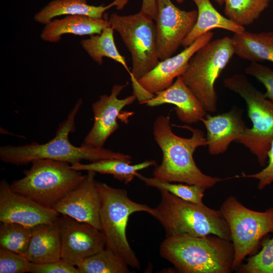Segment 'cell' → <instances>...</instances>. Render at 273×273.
Segmentation results:
<instances>
[{
	"label": "cell",
	"mask_w": 273,
	"mask_h": 273,
	"mask_svg": "<svg viewBox=\"0 0 273 273\" xmlns=\"http://www.w3.org/2000/svg\"><path fill=\"white\" fill-rule=\"evenodd\" d=\"M78 99L67 118L59 124L54 138L46 143H32L22 146L10 145L0 147V159L5 163L23 165L40 159L67 162L70 165L85 160L91 162L106 159H119L131 161L127 154L103 148L76 147L69 140V134L76 130L75 117L82 104Z\"/></svg>",
	"instance_id": "7a4b0ae2"
},
{
	"label": "cell",
	"mask_w": 273,
	"mask_h": 273,
	"mask_svg": "<svg viewBox=\"0 0 273 273\" xmlns=\"http://www.w3.org/2000/svg\"><path fill=\"white\" fill-rule=\"evenodd\" d=\"M30 263L25 256L0 247V273L29 272Z\"/></svg>",
	"instance_id": "4dcf8cb0"
},
{
	"label": "cell",
	"mask_w": 273,
	"mask_h": 273,
	"mask_svg": "<svg viewBox=\"0 0 273 273\" xmlns=\"http://www.w3.org/2000/svg\"><path fill=\"white\" fill-rule=\"evenodd\" d=\"M157 0H142L140 12L149 19L154 21L156 14Z\"/></svg>",
	"instance_id": "e575fe53"
},
{
	"label": "cell",
	"mask_w": 273,
	"mask_h": 273,
	"mask_svg": "<svg viewBox=\"0 0 273 273\" xmlns=\"http://www.w3.org/2000/svg\"><path fill=\"white\" fill-rule=\"evenodd\" d=\"M176 1L177 2V3L181 4L183 3L185 1V0H176Z\"/></svg>",
	"instance_id": "8d00e7d4"
},
{
	"label": "cell",
	"mask_w": 273,
	"mask_h": 273,
	"mask_svg": "<svg viewBox=\"0 0 273 273\" xmlns=\"http://www.w3.org/2000/svg\"><path fill=\"white\" fill-rule=\"evenodd\" d=\"M201 121L206 128L208 151L212 155L224 153L230 144L236 142L247 127L241 113L236 109L215 116L207 114Z\"/></svg>",
	"instance_id": "ac0fdd59"
},
{
	"label": "cell",
	"mask_w": 273,
	"mask_h": 273,
	"mask_svg": "<svg viewBox=\"0 0 273 273\" xmlns=\"http://www.w3.org/2000/svg\"><path fill=\"white\" fill-rule=\"evenodd\" d=\"M273 103V102H272Z\"/></svg>",
	"instance_id": "74e56055"
},
{
	"label": "cell",
	"mask_w": 273,
	"mask_h": 273,
	"mask_svg": "<svg viewBox=\"0 0 273 273\" xmlns=\"http://www.w3.org/2000/svg\"><path fill=\"white\" fill-rule=\"evenodd\" d=\"M58 220L33 227L26 254L30 262L45 263L61 259V243Z\"/></svg>",
	"instance_id": "44dd1931"
},
{
	"label": "cell",
	"mask_w": 273,
	"mask_h": 273,
	"mask_svg": "<svg viewBox=\"0 0 273 273\" xmlns=\"http://www.w3.org/2000/svg\"><path fill=\"white\" fill-rule=\"evenodd\" d=\"M216 3H217L220 6L223 5L224 3V0H213Z\"/></svg>",
	"instance_id": "d590c367"
},
{
	"label": "cell",
	"mask_w": 273,
	"mask_h": 273,
	"mask_svg": "<svg viewBox=\"0 0 273 273\" xmlns=\"http://www.w3.org/2000/svg\"><path fill=\"white\" fill-rule=\"evenodd\" d=\"M96 184L101 198V231L106 248L123 258L129 266L140 269V262L128 242L126 229L131 214L136 212L150 214L152 208L131 200L124 189L98 181Z\"/></svg>",
	"instance_id": "8992f818"
},
{
	"label": "cell",
	"mask_w": 273,
	"mask_h": 273,
	"mask_svg": "<svg viewBox=\"0 0 273 273\" xmlns=\"http://www.w3.org/2000/svg\"><path fill=\"white\" fill-rule=\"evenodd\" d=\"M126 86L127 84L113 85L109 95L101 96L92 104L93 125L80 146L103 148L109 137L118 128L117 118L120 113L137 100L134 95L122 99L118 98Z\"/></svg>",
	"instance_id": "5bb4252c"
},
{
	"label": "cell",
	"mask_w": 273,
	"mask_h": 273,
	"mask_svg": "<svg viewBox=\"0 0 273 273\" xmlns=\"http://www.w3.org/2000/svg\"><path fill=\"white\" fill-rule=\"evenodd\" d=\"M113 32L114 30L110 26L107 27L100 34L90 35L88 38L81 40V46L98 65H102L103 58L107 57L121 64L130 75L131 72L125 58L119 53L115 45Z\"/></svg>",
	"instance_id": "d4e9b609"
},
{
	"label": "cell",
	"mask_w": 273,
	"mask_h": 273,
	"mask_svg": "<svg viewBox=\"0 0 273 273\" xmlns=\"http://www.w3.org/2000/svg\"><path fill=\"white\" fill-rule=\"evenodd\" d=\"M129 0H114L107 6L89 5L86 0H53L34 16V20L46 25L56 17L63 15H84L103 18L104 13L112 7L122 10Z\"/></svg>",
	"instance_id": "ffe728a7"
},
{
	"label": "cell",
	"mask_w": 273,
	"mask_h": 273,
	"mask_svg": "<svg viewBox=\"0 0 273 273\" xmlns=\"http://www.w3.org/2000/svg\"><path fill=\"white\" fill-rule=\"evenodd\" d=\"M24 176L10 185L14 192L52 208L74 189L85 175L73 169L67 162L50 159L32 161Z\"/></svg>",
	"instance_id": "5b68a950"
},
{
	"label": "cell",
	"mask_w": 273,
	"mask_h": 273,
	"mask_svg": "<svg viewBox=\"0 0 273 273\" xmlns=\"http://www.w3.org/2000/svg\"><path fill=\"white\" fill-rule=\"evenodd\" d=\"M131 162L119 159H106L87 164L77 162L70 166L77 171H92L101 174H110L114 178L128 184L133 179L139 171L151 166H157L154 160L133 165L130 164Z\"/></svg>",
	"instance_id": "cb8c5ba5"
},
{
	"label": "cell",
	"mask_w": 273,
	"mask_h": 273,
	"mask_svg": "<svg viewBox=\"0 0 273 273\" xmlns=\"http://www.w3.org/2000/svg\"><path fill=\"white\" fill-rule=\"evenodd\" d=\"M197 10L186 11L175 6L171 0H157L154 20L159 58L171 57L193 29Z\"/></svg>",
	"instance_id": "8fae6325"
},
{
	"label": "cell",
	"mask_w": 273,
	"mask_h": 273,
	"mask_svg": "<svg viewBox=\"0 0 273 273\" xmlns=\"http://www.w3.org/2000/svg\"><path fill=\"white\" fill-rule=\"evenodd\" d=\"M213 35L211 31L205 33L180 53L159 61L152 70L139 78L133 95L136 96L140 104L170 86L174 79L185 72L193 55L210 41Z\"/></svg>",
	"instance_id": "7c38bea8"
},
{
	"label": "cell",
	"mask_w": 273,
	"mask_h": 273,
	"mask_svg": "<svg viewBox=\"0 0 273 273\" xmlns=\"http://www.w3.org/2000/svg\"><path fill=\"white\" fill-rule=\"evenodd\" d=\"M223 83L244 99L252 123V127H247L236 142L247 147L264 167L273 140V103L253 86L244 74H235L224 78Z\"/></svg>",
	"instance_id": "ba28073f"
},
{
	"label": "cell",
	"mask_w": 273,
	"mask_h": 273,
	"mask_svg": "<svg viewBox=\"0 0 273 273\" xmlns=\"http://www.w3.org/2000/svg\"><path fill=\"white\" fill-rule=\"evenodd\" d=\"M161 200L149 214L162 225L166 236H217L231 241L228 224L220 210L185 201L165 190H159Z\"/></svg>",
	"instance_id": "277c9868"
},
{
	"label": "cell",
	"mask_w": 273,
	"mask_h": 273,
	"mask_svg": "<svg viewBox=\"0 0 273 273\" xmlns=\"http://www.w3.org/2000/svg\"><path fill=\"white\" fill-rule=\"evenodd\" d=\"M234 54L231 37L211 40L193 55L181 75L184 83L206 112L216 110L215 83Z\"/></svg>",
	"instance_id": "52a82bcc"
},
{
	"label": "cell",
	"mask_w": 273,
	"mask_h": 273,
	"mask_svg": "<svg viewBox=\"0 0 273 273\" xmlns=\"http://www.w3.org/2000/svg\"><path fill=\"white\" fill-rule=\"evenodd\" d=\"M235 54L251 62L273 63V32L252 33L245 31L231 37Z\"/></svg>",
	"instance_id": "603a6c76"
},
{
	"label": "cell",
	"mask_w": 273,
	"mask_h": 273,
	"mask_svg": "<svg viewBox=\"0 0 273 273\" xmlns=\"http://www.w3.org/2000/svg\"><path fill=\"white\" fill-rule=\"evenodd\" d=\"M166 104L175 105L177 118L187 124L201 121L207 114L200 101L184 83L181 76H178L168 88L157 93L142 104L154 107Z\"/></svg>",
	"instance_id": "e0dca14e"
},
{
	"label": "cell",
	"mask_w": 273,
	"mask_h": 273,
	"mask_svg": "<svg viewBox=\"0 0 273 273\" xmlns=\"http://www.w3.org/2000/svg\"><path fill=\"white\" fill-rule=\"evenodd\" d=\"M108 20L131 54L130 76L132 85H134L159 62L155 22L140 12L128 15L112 13Z\"/></svg>",
	"instance_id": "30bf717a"
},
{
	"label": "cell",
	"mask_w": 273,
	"mask_h": 273,
	"mask_svg": "<svg viewBox=\"0 0 273 273\" xmlns=\"http://www.w3.org/2000/svg\"><path fill=\"white\" fill-rule=\"evenodd\" d=\"M192 1L197 6L198 17L193 29L183 42L182 46L185 48L214 28L223 29L238 34L246 31L244 27L236 24L220 14L210 0Z\"/></svg>",
	"instance_id": "7402d4cb"
},
{
	"label": "cell",
	"mask_w": 273,
	"mask_h": 273,
	"mask_svg": "<svg viewBox=\"0 0 273 273\" xmlns=\"http://www.w3.org/2000/svg\"><path fill=\"white\" fill-rule=\"evenodd\" d=\"M128 266L123 258L105 247L86 258L77 268L79 273H129Z\"/></svg>",
	"instance_id": "484cf974"
},
{
	"label": "cell",
	"mask_w": 273,
	"mask_h": 273,
	"mask_svg": "<svg viewBox=\"0 0 273 273\" xmlns=\"http://www.w3.org/2000/svg\"><path fill=\"white\" fill-rule=\"evenodd\" d=\"M5 179L0 182V221L14 222L33 228L58 220L60 214L34 200L16 193Z\"/></svg>",
	"instance_id": "9a60e30c"
},
{
	"label": "cell",
	"mask_w": 273,
	"mask_h": 273,
	"mask_svg": "<svg viewBox=\"0 0 273 273\" xmlns=\"http://www.w3.org/2000/svg\"><path fill=\"white\" fill-rule=\"evenodd\" d=\"M177 126L191 131L192 136L184 138L174 134L169 116L160 115L153 123L154 139L163 154L161 164L154 169L153 177L162 181L196 185L206 189L229 179L205 174L197 166L193 158L196 149L207 146L204 132L188 125Z\"/></svg>",
	"instance_id": "6da1fadb"
},
{
	"label": "cell",
	"mask_w": 273,
	"mask_h": 273,
	"mask_svg": "<svg viewBox=\"0 0 273 273\" xmlns=\"http://www.w3.org/2000/svg\"><path fill=\"white\" fill-rule=\"evenodd\" d=\"M29 272L31 273H79L76 266L64 259L45 263L30 262Z\"/></svg>",
	"instance_id": "d6a6232c"
},
{
	"label": "cell",
	"mask_w": 273,
	"mask_h": 273,
	"mask_svg": "<svg viewBox=\"0 0 273 273\" xmlns=\"http://www.w3.org/2000/svg\"><path fill=\"white\" fill-rule=\"evenodd\" d=\"M267 164L259 172L250 174L242 173L241 176L236 177L256 179L258 180V189L263 190L273 182V140L267 152Z\"/></svg>",
	"instance_id": "836d02e7"
},
{
	"label": "cell",
	"mask_w": 273,
	"mask_h": 273,
	"mask_svg": "<svg viewBox=\"0 0 273 273\" xmlns=\"http://www.w3.org/2000/svg\"><path fill=\"white\" fill-rule=\"evenodd\" d=\"M246 74L253 76L261 82L266 88L264 97L273 102V70L256 62L245 68Z\"/></svg>",
	"instance_id": "1f68e13d"
},
{
	"label": "cell",
	"mask_w": 273,
	"mask_h": 273,
	"mask_svg": "<svg viewBox=\"0 0 273 273\" xmlns=\"http://www.w3.org/2000/svg\"><path fill=\"white\" fill-rule=\"evenodd\" d=\"M231 236L236 270L248 255L256 254L262 239L273 233V207L263 211H255L244 206L234 196H230L220 208Z\"/></svg>",
	"instance_id": "9c48e42d"
},
{
	"label": "cell",
	"mask_w": 273,
	"mask_h": 273,
	"mask_svg": "<svg viewBox=\"0 0 273 273\" xmlns=\"http://www.w3.org/2000/svg\"><path fill=\"white\" fill-rule=\"evenodd\" d=\"M82 181L52 208L79 221L88 223L101 231V198L96 184V172L87 171Z\"/></svg>",
	"instance_id": "2e32d148"
},
{
	"label": "cell",
	"mask_w": 273,
	"mask_h": 273,
	"mask_svg": "<svg viewBox=\"0 0 273 273\" xmlns=\"http://www.w3.org/2000/svg\"><path fill=\"white\" fill-rule=\"evenodd\" d=\"M58 224L61 258L77 266L86 258L105 248L102 232L89 223L60 214Z\"/></svg>",
	"instance_id": "4fadbf2b"
},
{
	"label": "cell",
	"mask_w": 273,
	"mask_h": 273,
	"mask_svg": "<svg viewBox=\"0 0 273 273\" xmlns=\"http://www.w3.org/2000/svg\"><path fill=\"white\" fill-rule=\"evenodd\" d=\"M33 228L14 222H1L0 247L26 256Z\"/></svg>",
	"instance_id": "83f0119b"
},
{
	"label": "cell",
	"mask_w": 273,
	"mask_h": 273,
	"mask_svg": "<svg viewBox=\"0 0 273 273\" xmlns=\"http://www.w3.org/2000/svg\"><path fill=\"white\" fill-rule=\"evenodd\" d=\"M272 0H224L226 17L244 27L252 24Z\"/></svg>",
	"instance_id": "4316f807"
},
{
	"label": "cell",
	"mask_w": 273,
	"mask_h": 273,
	"mask_svg": "<svg viewBox=\"0 0 273 273\" xmlns=\"http://www.w3.org/2000/svg\"><path fill=\"white\" fill-rule=\"evenodd\" d=\"M110 26L108 19H98L84 15H69L61 19H54L45 25L40 33L43 41L57 43L66 34L92 35L100 34Z\"/></svg>",
	"instance_id": "d6986e66"
},
{
	"label": "cell",
	"mask_w": 273,
	"mask_h": 273,
	"mask_svg": "<svg viewBox=\"0 0 273 273\" xmlns=\"http://www.w3.org/2000/svg\"><path fill=\"white\" fill-rule=\"evenodd\" d=\"M261 249L235 270L238 273H273V237L264 240Z\"/></svg>",
	"instance_id": "f546056e"
},
{
	"label": "cell",
	"mask_w": 273,
	"mask_h": 273,
	"mask_svg": "<svg viewBox=\"0 0 273 273\" xmlns=\"http://www.w3.org/2000/svg\"><path fill=\"white\" fill-rule=\"evenodd\" d=\"M135 177L143 181L147 186L165 190L180 199L195 203H202L206 188L196 185L173 184L159 180L155 177H147L138 172Z\"/></svg>",
	"instance_id": "f1b7e54d"
},
{
	"label": "cell",
	"mask_w": 273,
	"mask_h": 273,
	"mask_svg": "<svg viewBox=\"0 0 273 273\" xmlns=\"http://www.w3.org/2000/svg\"><path fill=\"white\" fill-rule=\"evenodd\" d=\"M160 255L181 273H231L235 250L231 241L213 235L166 236Z\"/></svg>",
	"instance_id": "3957f363"
}]
</instances>
